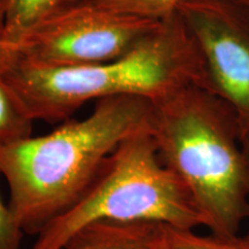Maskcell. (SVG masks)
I'll return each instance as SVG.
<instances>
[{"instance_id": "obj_1", "label": "cell", "mask_w": 249, "mask_h": 249, "mask_svg": "<svg viewBox=\"0 0 249 249\" xmlns=\"http://www.w3.org/2000/svg\"><path fill=\"white\" fill-rule=\"evenodd\" d=\"M152 102L118 96L95 102L85 119L0 145L8 207L24 234L38 235L85 194L104 160L134 134L151 128Z\"/></svg>"}, {"instance_id": "obj_2", "label": "cell", "mask_w": 249, "mask_h": 249, "mask_svg": "<svg viewBox=\"0 0 249 249\" xmlns=\"http://www.w3.org/2000/svg\"><path fill=\"white\" fill-rule=\"evenodd\" d=\"M0 70L30 117L46 123L67 120L90 101L136 96L155 102L186 86H205L200 49L178 12L113 60L65 68L0 61Z\"/></svg>"}, {"instance_id": "obj_3", "label": "cell", "mask_w": 249, "mask_h": 249, "mask_svg": "<svg viewBox=\"0 0 249 249\" xmlns=\"http://www.w3.org/2000/svg\"><path fill=\"white\" fill-rule=\"evenodd\" d=\"M151 134L204 226L216 235L239 234L249 218V161L232 108L200 86H186L152 102Z\"/></svg>"}, {"instance_id": "obj_4", "label": "cell", "mask_w": 249, "mask_h": 249, "mask_svg": "<svg viewBox=\"0 0 249 249\" xmlns=\"http://www.w3.org/2000/svg\"><path fill=\"white\" fill-rule=\"evenodd\" d=\"M102 220L180 230L204 226L189 192L161 163L151 128L134 134L108 155L85 194L37 235L31 249H64L81 229Z\"/></svg>"}, {"instance_id": "obj_5", "label": "cell", "mask_w": 249, "mask_h": 249, "mask_svg": "<svg viewBox=\"0 0 249 249\" xmlns=\"http://www.w3.org/2000/svg\"><path fill=\"white\" fill-rule=\"evenodd\" d=\"M158 22L114 12L92 0H70L34 24L0 61L42 68L110 61L129 52Z\"/></svg>"}, {"instance_id": "obj_6", "label": "cell", "mask_w": 249, "mask_h": 249, "mask_svg": "<svg viewBox=\"0 0 249 249\" xmlns=\"http://www.w3.org/2000/svg\"><path fill=\"white\" fill-rule=\"evenodd\" d=\"M180 17L204 61L205 86L234 112L241 141L249 140V2L186 0Z\"/></svg>"}, {"instance_id": "obj_7", "label": "cell", "mask_w": 249, "mask_h": 249, "mask_svg": "<svg viewBox=\"0 0 249 249\" xmlns=\"http://www.w3.org/2000/svg\"><path fill=\"white\" fill-rule=\"evenodd\" d=\"M164 225L102 220L76 232L64 249H161Z\"/></svg>"}, {"instance_id": "obj_8", "label": "cell", "mask_w": 249, "mask_h": 249, "mask_svg": "<svg viewBox=\"0 0 249 249\" xmlns=\"http://www.w3.org/2000/svg\"><path fill=\"white\" fill-rule=\"evenodd\" d=\"M67 1L70 0H4L6 12L4 53L14 48L34 24Z\"/></svg>"}, {"instance_id": "obj_9", "label": "cell", "mask_w": 249, "mask_h": 249, "mask_svg": "<svg viewBox=\"0 0 249 249\" xmlns=\"http://www.w3.org/2000/svg\"><path fill=\"white\" fill-rule=\"evenodd\" d=\"M34 121L0 70V145L33 136Z\"/></svg>"}, {"instance_id": "obj_10", "label": "cell", "mask_w": 249, "mask_h": 249, "mask_svg": "<svg viewBox=\"0 0 249 249\" xmlns=\"http://www.w3.org/2000/svg\"><path fill=\"white\" fill-rule=\"evenodd\" d=\"M164 236L171 249H249V238L240 236L201 235L194 230L173 229L164 225Z\"/></svg>"}, {"instance_id": "obj_11", "label": "cell", "mask_w": 249, "mask_h": 249, "mask_svg": "<svg viewBox=\"0 0 249 249\" xmlns=\"http://www.w3.org/2000/svg\"><path fill=\"white\" fill-rule=\"evenodd\" d=\"M103 7L149 20H161L178 11L186 0H92Z\"/></svg>"}, {"instance_id": "obj_12", "label": "cell", "mask_w": 249, "mask_h": 249, "mask_svg": "<svg viewBox=\"0 0 249 249\" xmlns=\"http://www.w3.org/2000/svg\"><path fill=\"white\" fill-rule=\"evenodd\" d=\"M23 234L9 207L0 197V249H18Z\"/></svg>"}, {"instance_id": "obj_13", "label": "cell", "mask_w": 249, "mask_h": 249, "mask_svg": "<svg viewBox=\"0 0 249 249\" xmlns=\"http://www.w3.org/2000/svg\"><path fill=\"white\" fill-rule=\"evenodd\" d=\"M6 33V12L4 0H0V57L4 53Z\"/></svg>"}, {"instance_id": "obj_14", "label": "cell", "mask_w": 249, "mask_h": 249, "mask_svg": "<svg viewBox=\"0 0 249 249\" xmlns=\"http://www.w3.org/2000/svg\"><path fill=\"white\" fill-rule=\"evenodd\" d=\"M242 147H244L245 154H246V156H247V160H248V161H249V140H248V141H244V142H242ZM246 235H247L248 238H249V232H248Z\"/></svg>"}, {"instance_id": "obj_15", "label": "cell", "mask_w": 249, "mask_h": 249, "mask_svg": "<svg viewBox=\"0 0 249 249\" xmlns=\"http://www.w3.org/2000/svg\"><path fill=\"white\" fill-rule=\"evenodd\" d=\"M161 249H171L169 247V245H167L166 240H165V236H164V242H163V246H161Z\"/></svg>"}, {"instance_id": "obj_16", "label": "cell", "mask_w": 249, "mask_h": 249, "mask_svg": "<svg viewBox=\"0 0 249 249\" xmlns=\"http://www.w3.org/2000/svg\"><path fill=\"white\" fill-rule=\"evenodd\" d=\"M247 1H248V2H249V0H247Z\"/></svg>"}]
</instances>
